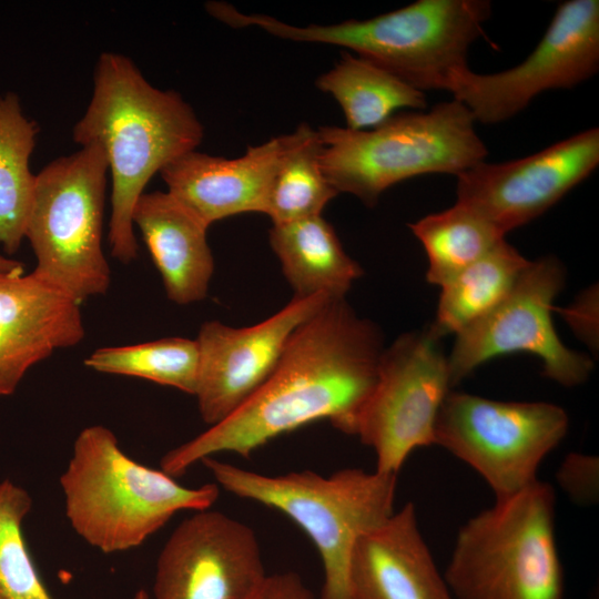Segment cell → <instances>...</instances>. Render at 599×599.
I'll use <instances>...</instances> for the list:
<instances>
[{
  "label": "cell",
  "instance_id": "cell-6",
  "mask_svg": "<svg viewBox=\"0 0 599 599\" xmlns=\"http://www.w3.org/2000/svg\"><path fill=\"white\" fill-rule=\"evenodd\" d=\"M459 101L395 113L368 130L317 129L323 171L337 191L373 207L390 186L424 174H454L485 161L488 150Z\"/></svg>",
  "mask_w": 599,
  "mask_h": 599
},
{
  "label": "cell",
  "instance_id": "cell-7",
  "mask_svg": "<svg viewBox=\"0 0 599 599\" xmlns=\"http://www.w3.org/2000/svg\"><path fill=\"white\" fill-rule=\"evenodd\" d=\"M555 490L536 480L459 529L444 572L454 599H564Z\"/></svg>",
  "mask_w": 599,
  "mask_h": 599
},
{
  "label": "cell",
  "instance_id": "cell-29",
  "mask_svg": "<svg viewBox=\"0 0 599 599\" xmlns=\"http://www.w3.org/2000/svg\"><path fill=\"white\" fill-rule=\"evenodd\" d=\"M247 599H316L300 575L281 572L267 575Z\"/></svg>",
  "mask_w": 599,
  "mask_h": 599
},
{
  "label": "cell",
  "instance_id": "cell-3",
  "mask_svg": "<svg viewBox=\"0 0 599 599\" xmlns=\"http://www.w3.org/2000/svg\"><path fill=\"white\" fill-rule=\"evenodd\" d=\"M488 0H418L367 20L298 27L230 3L216 19L233 28L257 27L281 39L349 49L413 88L448 91L466 70L470 45L490 18Z\"/></svg>",
  "mask_w": 599,
  "mask_h": 599
},
{
  "label": "cell",
  "instance_id": "cell-31",
  "mask_svg": "<svg viewBox=\"0 0 599 599\" xmlns=\"http://www.w3.org/2000/svg\"><path fill=\"white\" fill-rule=\"evenodd\" d=\"M133 599H150V596H149V593H148L145 590L139 589V590L135 592Z\"/></svg>",
  "mask_w": 599,
  "mask_h": 599
},
{
  "label": "cell",
  "instance_id": "cell-10",
  "mask_svg": "<svg viewBox=\"0 0 599 599\" xmlns=\"http://www.w3.org/2000/svg\"><path fill=\"white\" fill-rule=\"evenodd\" d=\"M439 341L428 329L406 333L382 353L352 434L374 450L379 473L397 475L416 448L434 444L436 417L451 387Z\"/></svg>",
  "mask_w": 599,
  "mask_h": 599
},
{
  "label": "cell",
  "instance_id": "cell-23",
  "mask_svg": "<svg viewBox=\"0 0 599 599\" xmlns=\"http://www.w3.org/2000/svg\"><path fill=\"white\" fill-rule=\"evenodd\" d=\"M39 132L14 92L0 94V245L13 255L26 238L35 174L30 158Z\"/></svg>",
  "mask_w": 599,
  "mask_h": 599
},
{
  "label": "cell",
  "instance_id": "cell-9",
  "mask_svg": "<svg viewBox=\"0 0 599 599\" xmlns=\"http://www.w3.org/2000/svg\"><path fill=\"white\" fill-rule=\"evenodd\" d=\"M568 427L565 409L551 403L449 392L436 417L434 444L471 467L502 498L537 480L540 464Z\"/></svg>",
  "mask_w": 599,
  "mask_h": 599
},
{
  "label": "cell",
  "instance_id": "cell-27",
  "mask_svg": "<svg viewBox=\"0 0 599 599\" xmlns=\"http://www.w3.org/2000/svg\"><path fill=\"white\" fill-rule=\"evenodd\" d=\"M32 497L10 479L0 481V599H53L29 551L23 520Z\"/></svg>",
  "mask_w": 599,
  "mask_h": 599
},
{
  "label": "cell",
  "instance_id": "cell-20",
  "mask_svg": "<svg viewBox=\"0 0 599 599\" xmlns=\"http://www.w3.org/2000/svg\"><path fill=\"white\" fill-rule=\"evenodd\" d=\"M268 238L296 297L326 293L332 298H345L363 274L322 215L273 224Z\"/></svg>",
  "mask_w": 599,
  "mask_h": 599
},
{
  "label": "cell",
  "instance_id": "cell-15",
  "mask_svg": "<svg viewBox=\"0 0 599 599\" xmlns=\"http://www.w3.org/2000/svg\"><path fill=\"white\" fill-rule=\"evenodd\" d=\"M331 300L326 293L294 296L277 313L246 327L203 323L193 395L203 422L215 425L242 406L273 373L296 328Z\"/></svg>",
  "mask_w": 599,
  "mask_h": 599
},
{
  "label": "cell",
  "instance_id": "cell-19",
  "mask_svg": "<svg viewBox=\"0 0 599 599\" xmlns=\"http://www.w3.org/2000/svg\"><path fill=\"white\" fill-rule=\"evenodd\" d=\"M132 221L161 274L167 298L179 305L204 300L214 272L209 227L162 191L144 192Z\"/></svg>",
  "mask_w": 599,
  "mask_h": 599
},
{
  "label": "cell",
  "instance_id": "cell-25",
  "mask_svg": "<svg viewBox=\"0 0 599 599\" xmlns=\"http://www.w3.org/2000/svg\"><path fill=\"white\" fill-rule=\"evenodd\" d=\"M428 260L427 282L443 286L505 240L484 215L456 203L409 224Z\"/></svg>",
  "mask_w": 599,
  "mask_h": 599
},
{
  "label": "cell",
  "instance_id": "cell-4",
  "mask_svg": "<svg viewBox=\"0 0 599 599\" xmlns=\"http://www.w3.org/2000/svg\"><path fill=\"white\" fill-rule=\"evenodd\" d=\"M60 486L72 529L103 554L140 547L176 512L210 509L220 494L215 483L186 487L136 461L102 425L78 434Z\"/></svg>",
  "mask_w": 599,
  "mask_h": 599
},
{
  "label": "cell",
  "instance_id": "cell-12",
  "mask_svg": "<svg viewBox=\"0 0 599 599\" xmlns=\"http://www.w3.org/2000/svg\"><path fill=\"white\" fill-rule=\"evenodd\" d=\"M599 70V1L560 3L534 51L497 73L459 72L448 92L475 121L496 124L525 110L540 93L571 89Z\"/></svg>",
  "mask_w": 599,
  "mask_h": 599
},
{
  "label": "cell",
  "instance_id": "cell-21",
  "mask_svg": "<svg viewBox=\"0 0 599 599\" xmlns=\"http://www.w3.org/2000/svg\"><path fill=\"white\" fill-rule=\"evenodd\" d=\"M316 87L337 101L346 128L355 131L377 126L397 110H424L427 106L423 91L347 51L342 52L335 67L317 78Z\"/></svg>",
  "mask_w": 599,
  "mask_h": 599
},
{
  "label": "cell",
  "instance_id": "cell-1",
  "mask_svg": "<svg viewBox=\"0 0 599 599\" xmlns=\"http://www.w3.org/2000/svg\"><path fill=\"white\" fill-rule=\"evenodd\" d=\"M383 351L378 327L345 298H332L296 328L264 384L230 416L167 451L161 469L175 478L216 454L248 457L319 419L352 435Z\"/></svg>",
  "mask_w": 599,
  "mask_h": 599
},
{
  "label": "cell",
  "instance_id": "cell-14",
  "mask_svg": "<svg viewBox=\"0 0 599 599\" xmlns=\"http://www.w3.org/2000/svg\"><path fill=\"white\" fill-rule=\"evenodd\" d=\"M599 164V129L583 130L531 155L485 161L457 177V201L489 220L505 235L537 219Z\"/></svg>",
  "mask_w": 599,
  "mask_h": 599
},
{
  "label": "cell",
  "instance_id": "cell-26",
  "mask_svg": "<svg viewBox=\"0 0 599 599\" xmlns=\"http://www.w3.org/2000/svg\"><path fill=\"white\" fill-rule=\"evenodd\" d=\"M84 365L100 373L139 377L194 395L199 346L196 339L166 337L101 347L84 359Z\"/></svg>",
  "mask_w": 599,
  "mask_h": 599
},
{
  "label": "cell",
  "instance_id": "cell-24",
  "mask_svg": "<svg viewBox=\"0 0 599 599\" xmlns=\"http://www.w3.org/2000/svg\"><path fill=\"white\" fill-rule=\"evenodd\" d=\"M322 150L317 130L307 123L283 135L266 211L273 224L322 215L338 194L323 171Z\"/></svg>",
  "mask_w": 599,
  "mask_h": 599
},
{
  "label": "cell",
  "instance_id": "cell-17",
  "mask_svg": "<svg viewBox=\"0 0 599 599\" xmlns=\"http://www.w3.org/2000/svg\"><path fill=\"white\" fill-rule=\"evenodd\" d=\"M283 135L248 146L235 159L187 152L160 174L172 195L207 227L240 213L266 214Z\"/></svg>",
  "mask_w": 599,
  "mask_h": 599
},
{
  "label": "cell",
  "instance_id": "cell-30",
  "mask_svg": "<svg viewBox=\"0 0 599 599\" xmlns=\"http://www.w3.org/2000/svg\"><path fill=\"white\" fill-rule=\"evenodd\" d=\"M0 273L22 274L24 273V265L18 260L0 255Z\"/></svg>",
  "mask_w": 599,
  "mask_h": 599
},
{
  "label": "cell",
  "instance_id": "cell-22",
  "mask_svg": "<svg viewBox=\"0 0 599 599\" xmlns=\"http://www.w3.org/2000/svg\"><path fill=\"white\" fill-rule=\"evenodd\" d=\"M506 238L440 286L436 317L428 328L436 338L459 332L491 312L528 265Z\"/></svg>",
  "mask_w": 599,
  "mask_h": 599
},
{
  "label": "cell",
  "instance_id": "cell-2",
  "mask_svg": "<svg viewBox=\"0 0 599 599\" xmlns=\"http://www.w3.org/2000/svg\"><path fill=\"white\" fill-rule=\"evenodd\" d=\"M204 128L191 105L173 90L153 87L133 61L103 52L95 64L93 91L72 130L80 146L98 144L111 174V254L123 264L138 256L132 214L155 173L195 151Z\"/></svg>",
  "mask_w": 599,
  "mask_h": 599
},
{
  "label": "cell",
  "instance_id": "cell-8",
  "mask_svg": "<svg viewBox=\"0 0 599 599\" xmlns=\"http://www.w3.org/2000/svg\"><path fill=\"white\" fill-rule=\"evenodd\" d=\"M108 172L103 150L92 143L35 174L24 235L37 261L32 273L79 304L111 283L102 248Z\"/></svg>",
  "mask_w": 599,
  "mask_h": 599
},
{
  "label": "cell",
  "instance_id": "cell-16",
  "mask_svg": "<svg viewBox=\"0 0 599 599\" xmlns=\"http://www.w3.org/2000/svg\"><path fill=\"white\" fill-rule=\"evenodd\" d=\"M80 305L32 272L0 273V397L32 366L83 339Z\"/></svg>",
  "mask_w": 599,
  "mask_h": 599
},
{
  "label": "cell",
  "instance_id": "cell-13",
  "mask_svg": "<svg viewBox=\"0 0 599 599\" xmlns=\"http://www.w3.org/2000/svg\"><path fill=\"white\" fill-rule=\"evenodd\" d=\"M267 576L255 531L217 510L194 511L156 561L154 599H247Z\"/></svg>",
  "mask_w": 599,
  "mask_h": 599
},
{
  "label": "cell",
  "instance_id": "cell-11",
  "mask_svg": "<svg viewBox=\"0 0 599 599\" xmlns=\"http://www.w3.org/2000/svg\"><path fill=\"white\" fill-rule=\"evenodd\" d=\"M565 268L552 255L529 261L508 295L487 315L456 336L448 361L451 386L501 355L529 353L542 362V375L565 386L583 384L592 361L560 341L552 323L554 302Z\"/></svg>",
  "mask_w": 599,
  "mask_h": 599
},
{
  "label": "cell",
  "instance_id": "cell-5",
  "mask_svg": "<svg viewBox=\"0 0 599 599\" xmlns=\"http://www.w3.org/2000/svg\"><path fill=\"white\" fill-rule=\"evenodd\" d=\"M201 463L219 487L281 511L309 537L323 564L319 599H352L353 549L395 511L397 475L344 468L329 476L312 470L270 476L214 457Z\"/></svg>",
  "mask_w": 599,
  "mask_h": 599
},
{
  "label": "cell",
  "instance_id": "cell-28",
  "mask_svg": "<svg viewBox=\"0 0 599 599\" xmlns=\"http://www.w3.org/2000/svg\"><path fill=\"white\" fill-rule=\"evenodd\" d=\"M556 480L578 506H592L599 498V459L597 456L570 453L560 464Z\"/></svg>",
  "mask_w": 599,
  "mask_h": 599
},
{
  "label": "cell",
  "instance_id": "cell-18",
  "mask_svg": "<svg viewBox=\"0 0 599 599\" xmlns=\"http://www.w3.org/2000/svg\"><path fill=\"white\" fill-rule=\"evenodd\" d=\"M352 599H454L405 504L357 540L349 562Z\"/></svg>",
  "mask_w": 599,
  "mask_h": 599
}]
</instances>
